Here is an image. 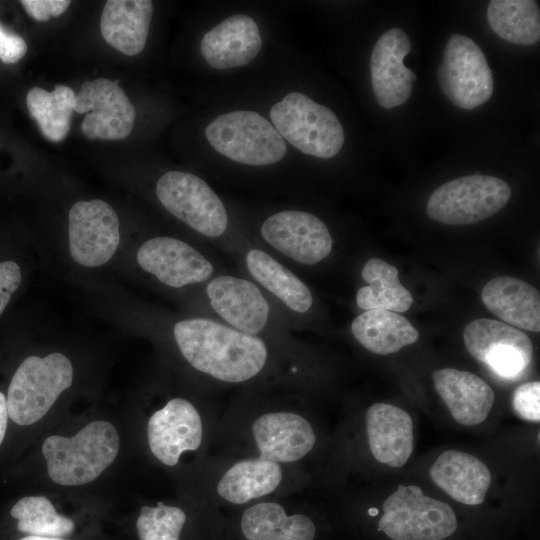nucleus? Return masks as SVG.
<instances>
[{
  "label": "nucleus",
  "instance_id": "1",
  "mask_svg": "<svg viewBox=\"0 0 540 540\" xmlns=\"http://www.w3.org/2000/svg\"><path fill=\"white\" fill-rule=\"evenodd\" d=\"M173 335L194 369L221 382L251 380L264 369L269 356L261 338L209 318L178 321Z\"/></svg>",
  "mask_w": 540,
  "mask_h": 540
},
{
  "label": "nucleus",
  "instance_id": "2",
  "mask_svg": "<svg viewBox=\"0 0 540 540\" xmlns=\"http://www.w3.org/2000/svg\"><path fill=\"white\" fill-rule=\"evenodd\" d=\"M120 439L106 421L87 424L77 434L45 439L42 452L51 480L63 486H78L95 480L115 460Z\"/></svg>",
  "mask_w": 540,
  "mask_h": 540
},
{
  "label": "nucleus",
  "instance_id": "3",
  "mask_svg": "<svg viewBox=\"0 0 540 540\" xmlns=\"http://www.w3.org/2000/svg\"><path fill=\"white\" fill-rule=\"evenodd\" d=\"M269 115L281 137L304 154L328 159L344 145V129L336 114L305 94H287Z\"/></svg>",
  "mask_w": 540,
  "mask_h": 540
},
{
  "label": "nucleus",
  "instance_id": "4",
  "mask_svg": "<svg viewBox=\"0 0 540 540\" xmlns=\"http://www.w3.org/2000/svg\"><path fill=\"white\" fill-rule=\"evenodd\" d=\"M212 148L230 160L265 166L282 160L285 140L265 117L251 110H235L217 116L205 128Z\"/></svg>",
  "mask_w": 540,
  "mask_h": 540
},
{
  "label": "nucleus",
  "instance_id": "5",
  "mask_svg": "<svg viewBox=\"0 0 540 540\" xmlns=\"http://www.w3.org/2000/svg\"><path fill=\"white\" fill-rule=\"evenodd\" d=\"M73 380V367L62 353L26 358L14 373L6 397L8 416L18 425L39 421Z\"/></svg>",
  "mask_w": 540,
  "mask_h": 540
},
{
  "label": "nucleus",
  "instance_id": "6",
  "mask_svg": "<svg viewBox=\"0 0 540 540\" xmlns=\"http://www.w3.org/2000/svg\"><path fill=\"white\" fill-rule=\"evenodd\" d=\"M383 511L379 529L393 540H443L457 528L453 509L414 485H400L384 501Z\"/></svg>",
  "mask_w": 540,
  "mask_h": 540
},
{
  "label": "nucleus",
  "instance_id": "7",
  "mask_svg": "<svg viewBox=\"0 0 540 540\" xmlns=\"http://www.w3.org/2000/svg\"><path fill=\"white\" fill-rule=\"evenodd\" d=\"M511 189L502 179L473 174L435 189L427 203L430 218L447 225H468L491 217L509 201Z\"/></svg>",
  "mask_w": 540,
  "mask_h": 540
},
{
  "label": "nucleus",
  "instance_id": "8",
  "mask_svg": "<svg viewBox=\"0 0 540 540\" xmlns=\"http://www.w3.org/2000/svg\"><path fill=\"white\" fill-rule=\"evenodd\" d=\"M156 195L172 215L203 236L219 237L228 227L223 202L203 179L192 173H164L157 181Z\"/></svg>",
  "mask_w": 540,
  "mask_h": 540
},
{
  "label": "nucleus",
  "instance_id": "9",
  "mask_svg": "<svg viewBox=\"0 0 540 540\" xmlns=\"http://www.w3.org/2000/svg\"><path fill=\"white\" fill-rule=\"evenodd\" d=\"M437 76L446 97L462 109H474L493 94L494 80L486 57L464 35L453 34L448 39Z\"/></svg>",
  "mask_w": 540,
  "mask_h": 540
},
{
  "label": "nucleus",
  "instance_id": "10",
  "mask_svg": "<svg viewBox=\"0 0 540 540\" xmlns=\"http://www.w3.org/2000/svg\"><path fill=\"white\" fill-rule=\"evenodd\" d=\"M472 357L505 380H516L527 371L533 356L530 338L521 330L488 318L475 319L463 332Z\"/></svg>",
  "mask_w": 540,
  "mask_h": 540
},
{
  "label": "nucleus",
  "instance_id": "11",
  "mask_svg": "<svg viewBox=\"0 0 540 540\" xmlns=\"http://www.w3.org/2000/svg\"><path fill=\"white\" fill-rule=\"evenodd\" d=\"M69 249L74 261L85 267L107 263L119 241V219L113 207L100 199L78 201L68 214Z\"/></svg>",
  "mask_w": 540,
  "mask_h": 540
},
{
  "label": "nucleus",
  "instance_id": "12",
  "mask_svg": "<svg viewBox=\"0 0 540 540\" xmlns=\"http://www.w3.org/2000/svg\"><path fill=\"white\" fill-rule=\"evenodd\" d=\"M119 81H85L75 96L74 111L86 113L81 130L89 139L121 140L131 133L136 111Z\"/></svg>",
  "mask_w": 540,
  "mask_h": 540
},
{
  "label": "nucleus",
  "instance_id": "13",
  "mask_svg": "<svg viewBox=\"0 0 540 540\" xmlns=\"http://www.w3.org/2000/svg\"><path fill=\"white\" fill-rule=\"evenodd\" d=\"M260 233L266 243L288 258L313 265L325 259L333 246L325 223L312 213L285 210L272 214Z\"/></svg>",
  "mask_w": 540,
  "mask_h": 540
},
{
  "label": "nucleus",
  "instance_id": "14",
  "mask_svg": "<svg viewBox=\"0 0 540 540\" xmlns=\"http://www.w3.org/2000/svg\"><path fill=\"white\" fill-rule=\"evenodd\" d=\"M140 267L161 283L180 288L208 280L212 263L188 243L167 236L145 241L137 252Z\"/></svg>",
  "mask_w": 540,
  "mask_h": 540
},
{
  "label": "nucleus",
  "instance_id": "15",
  "mask_svg": "<svg viewBox=\"0 0 540 540\" xmlns=\"http://www.w3.org/2000/svg\"><path fill=\"white\" fill-rule=\"evenodd\" d=\"M147 435L152 454L163 464L174 466L183 452L200 447L202 419L190 401L173 398L150 417Z\"/></svg>",
  "mask_w": 540,
  "mask_h": 540
},
{
  "label": "nucleus",
  "instance_id": "16",
  "mask_svg": "<svg viewBox=\"0 0 540 540\" xmlns=\"http://www.w3.org/2000/svg\"><path fill=\"white\" fill-rule=\"evenodd\" d=\"M411 50L408 35L391 28L375 43L370 57L371 83L377 103L386 109L405 103L411 96L416 74L403 63Z\"/></svg>",
  "mask_w": 540,
  "mask_h": 540
},
{
  "label": "nucleus",
  "instance_id": "17",
  "mask_svg": "<svg viewBox=\"0 0 540 540\" xmlns=\"http://www.w3.org/2000/svg\"><path fill=\"white\" fill-rule=\"evenodd\" d=\"M258 458L278 464L304 458L316 442L310 422L300 414L275 411L262 414L252 424Z\"/></svg>",
  "mask_w": 540,
  "mask_h": 540
},
{
  "label": "nucleus",
  "instance_id": "18",
  "mask_svg": "<svg viewBox=\"0 0 540 540\" xmlns=\"http://www.w3.org/2000/svg\"><path fill=\"white\" fill-rule=\"evenodd\" d=\"M212 309L230 327L257 335L266 327L270 306L260 289L251 281L221 275L213 278L206 287Z\"/></svg>",
  "mask_w": 540,
  "mask_h": 540
},
{
  "label": "nucleus",
  "instance_id": "19",
  "mask_svg": "<svg viewBox=\"0 0 540 540\" xmlns=\"http://www.w3.org/2000/svg\"><path fill=\"white\" fill-rule=\"evenodd\" d=\"M262 47L256 21L246 14L232 15L204 34L200 51L214 69L240 67L251 62Z\"/></svg>",
  "mask_w": 540,
  "mask_h": 540
},
{
  "label": "nucleus",
  "instance_id": "20",
  "mask_svg": "<svg viewBox=\"0 0 540 540\" xmlns=\"http://www.w3.org/2000/svg\"><path fill=\"white\" fill-rule=\"evenodd\" d=\"M368 444L373 457L391 467H402L414 448L413 421L400 407L372 404L366 413Z\"/></svg>",
  "mask_w": 540,
  "mask_h": 540
},
{
  "label": "nucleus",
  "instance_id": "21",
  "mask_svg": "<svg viewBox=\"0 0 540 540\" xmlns=\"http://www.w3.org/2000/svg\"><path fill=\"white\" fill-rule=\"evenodd\" d=\"M433 380L436 391L458 423L474 426L488 417L495 395L490 385L478 375L443 368L433 373Z\"/></svg>",
  "mask_w": 540,
  "mask_h": 540
},
{
  "label": "nucleus",
  "instance_id": "22",
  "mask_svg": "<svg viewBox=\"0 0 540 540\" xmlns=\"http://www.w3.org/2000/svg\"><path fill=\"white\" fill-rule=\"evenodd\" d=\"M430 477L451 498L466 505L483 503L491 483V473L481 460L457 450L441 453L430 468Z\"/></svg>",
  "mask_w": 540,
  "mask_h": 540
},
{
  "label": "nucleus",
  "instance_id": "23",
  "mask_svg": "<svg viewBox=\"0 0 540 540\" xmlns=\"http://www.w3.org/2000/svg\"><path fill=\"white\" fill-rule=\"evenodd\" d=\"M486 308L504 323L540 331V294L527 282L511 276L494 277L481 293Z\"/></svg>",
  "mask_w": 540,
  "mask_h": 540
},
{
  "label": "nucleus",
  "instance_id": "24",
  "mask_svg": "<svg viewBox=\"0 0 540 540\" xmlns=\"http://www.w3.org/2000/svg\"><path fill=\"white\" fill-rule=\"evenodd\" d=\"M152 14L150 0H109L101 14V34L119 52L137 55L145 47Z\"/></svg>",
  "mask_w": 540,
  "mask_h": 540
},
{
  "label": "nucleus",
  "instance_id": "25",
  "mask_svg": "<svg viewBox=\"0 0 540 540\" xmlns=\"http://www.w3.org/2000/svg\"><path fill=\"white\" fill-rule=\"evenodd\" d=\"M351 331L365 349L379 355L395 353L419 338L418 330L404 316L385 309H370L358 315Z\"/></svg>",
  "mask_w": 540,
  "mask_h": 540
},
{
  "label": "nucleus",
  "instance_id": "26",
  "mask_svg": "<svg viewBox=\"0 0 540 540\" xmlns=\"http://www.w3.org/2000/svg\"><path fill=\"white\" fill-rule=\"evenodd\" d=\"M283 478L281 465L258 457L235 462L220 478L216 490L233 504H244L274 492Z\"/></svg>",
  "mask_w": 540,
  "mask_h": 540
},
{
  "label": "nucleus",
  "instance_id": "27",
  "mask_svg": "<svg viewBox=\"0 0 540 540\" xmlns=\"http://www.w3.org/2000/svg\"><path fill=\"white\" fill-rule=\"evenodd\" d=\"M241 530L248 540H313L316 532L313 521L303 515H287L275 502L250 506L242 515Z\"/></svg>",
  "mask_w": 540,
  "mask_h": 540
},
{
  "label": "nucleus",
  "instance_id": "28",
  "mask_svg": "<svg viewBox=\"0 0 540 540\" xmlns=\"http://www.w3.org/2000/svg\"><path fill=\"white\" fill-rule=\"evenodd\" d=\"M245 263L250 275L292 311L302 314L312 307L307 285L268 253L250 249Z\"/></svg>",
  "mask_w": 540,
  "mask_h": 540
},
{
  "label": "nucleus",
  "instance_id": "29",
  "mask_svg": "<svg viewBox=\"0 0 540 540\" xmlns=\"http://www.w3.org/2000/svg\"><path fill=\"white\" fill-rule=\"evenodd\" d=\"M361 276L368 284L356 294V302L361 309H385L401 313L411 307L413 297L400 283L395 266L380 258H371L363 266Z\"/></svg>",
  "mask_w": 540,
  "mask_h": 540
},
{
  "label": "nucleus",
  "instance_id": "30",
  "mask_svg": "<svg viewBox=\"0 0 540 540\" xmlns=\"http://www.w3.org/2000/svg\"><path fill=\"white\" fill-rule=\"evenodd\" d=\"M487 20L500 38L517 45L540 39V10L534 0H491Z\"/></svg>",
  "mask_w": 540,
  "mask_h": 540
},
{
  "label": "nucleus",
  "instance_id": "31",
  "mask_svg": "<svg viewBox=\"0 0 540 540\" xmlns=\"http://www.w3.org/2000/svg\"><path fill=\"white\" fill-rule=\"evenodd\" d=\"M75 96L69 86L62 84L56 85L52 91L35 86L27 92L28 111L37 122L42 135L49 141L61 142L67 137Z\"/></svg>",
  "mask_w": 540,
  "mask_h": 540
},
{
  "label": "nucleus",
  "instance_id": "32",
  "mask_svg": "<svg viewBox=\"0 0 540 540\" xmlns=\"http://www.w3.org/2000/svg\"><path fill=\"white\" fill-rule=\"evenodd\" d=\"M10 513L18 521V530L31 536L60 538L74 529L73 521L59 515L44 496L24 497L12 507Z\"/></svg>",
  "mask_w": 540,
  "mask_h": 540
},
{
  "label": "nucleus",
  "instance_id": "33",
  "mask_svg": "<svg viewBox=\"0 0 540 540\" xmlns=\"http://www.w3.org/2000/svg\"><path fill=\"white\" fill-rule=\"evenodd\" d=\"M185 521L182 509L159 502L141 508L136 526L140 540H179Z\"/></svg>",
  "mask_w": 540,
  "mask_h": 540
},
{
  "label": "nucleus",
  "instance_id": "34",
  "mask_svg": "<svg viewBox=\"0 0 540 540\" xmlns=\"http://www.w3.org/2000/svg\"><path fill=\"white\" fill-rule=\"evenodd\" d=\"M540 383L539 381L527 382L520 385L513 393L512 407L515 413L522 419L534 423L540 421Z\"/></svg>",
  "mask_w": 540,
  "mask_h": 540
},
{
  "label": "nucleus",
  "instance_id": "35",
  "mask_svg": "<svg viewBox=\"0 0 540 540\" xmlns=\"http://www.w3.org/2000/svg\"><path fill=\"white\" fill-rule=\"evenodd\" d=\"M21 280V270L16 262H0V315L9 303L12 294L20 286Z\"/></svg>",
  "mask_w": 540,
  "mask_h": 540
},
{
  "label": "nucleus",
  "instance_id": "36",
  "mask_svg": "<svg viewBox=\"0 0 540 540\" xmlns=\"http://www.w3.org/2000/svg\"><path fill=\"white\" fill-rule=\"evenodd\" d=\"M27 14L36 21H48L63 14L71 4L69 0H21Z\"/></svg>",
  "mask_w": 540,
  "mask_h": 540
},
{
  "label": "nucleus",
  "instance_id": "37",
  "mask_svg": "<svg viewBox=\"0 0 540 540\" xmlns=\"http://www.w3.org/2000/svg\"><path fill=\"white\" fill-rule=\"evenodd\" d=\"M26 52L25 40L0 23V60L5 64H14L21 60Z\"/></svg>",
  "mask_w": 540,
  "mask_h": 540
},
{
  "label": "nucleus",
  "instance_id": "38",
  "mask_svg": "<svg viewBox=\"0 0 540 540\" xmlns=\"http://www.w3.org/2000/svg\"><path fill=\"white\" fill-rule=\"evenodd\" d=\"M8 417L6 397L0 392V445L5 437Z\"/></svg>",
  "mask_w": 540,
  "mask_h": 540
},
{
  "label": "nucleus",
  "instance_id": "39",
  "mask_svg": "<svg viewBox=\"0 0 540 540\" xmlns=\"http://www.w3.org/2000/svg\"><path fill=\"white\" fill-rule=\"evenodd\" d=\"M20 540H64V539H61V538H57V537H40V536H27V537H24Z\"/></svg>",
  "mask_w": 540,
  "mask_h": 540
}]
</instances>
